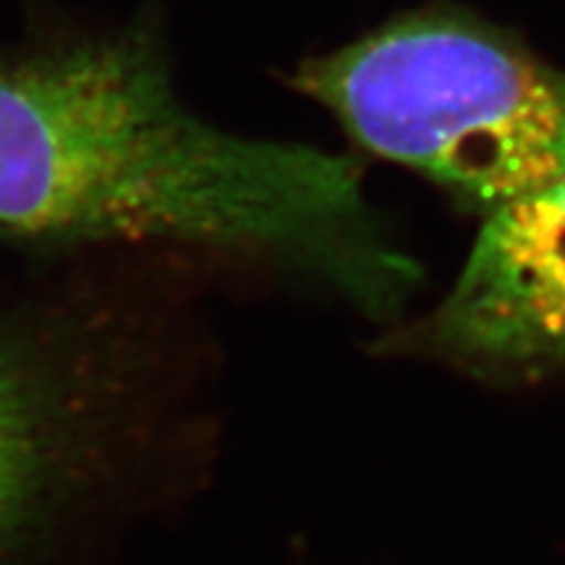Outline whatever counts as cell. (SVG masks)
<instances>
[{
	"label": "cell",
	"instance_id": "cell-1",
	"mask_svg": "<svg viewBox=\"0 0 565 565\" xmlns=\"http://www.w3.org/2000/svg\"><path fill=\"white\" fill-rule=\"evenodd\" d=\"M0 242L263 257L377 312L416 280L351 158L233 134L181 100L150 6L118 24L40 19L0 45Z\"/></svg>",
	"mask_w": 565,
	"mask_h": 565
},
{
	"label": "cell",
	"instance_id": "cell-2",
	"mask_svg": "<svg viewBox=\"0 0 565 565\" xmlns=\"http://www.w3.org/2000/svg\"><path fill=\"white\" fill-rule=\"evenodd\" d=\"M294 84L364 152L482 215L565 179V71L456 6L401 13Z\"/></svg>",
	"mask_w": 565,
	"mask_h": 565
},
{
	"label": "cell",
	"instance_id": "cell-3",
	"mask_svg": "<svg viewBox=\"0 0 565 565\" xmlns=\"http://www.w3.org/2000/svg\"><path fill=\"white\" fill-rule=\"evenodd\" d=\"M445 356L534 374L565 364V179L500 204L429 320Z\"/></svg>",
	"mask_w": 565,
	"mask_h": 565
},
{
	"label": "cell",
	"instance_id": "cell-4",
	"mask_svg": "<svg viewBox=\"0 0 565 565\" xmlns=\"http://www.w3.org/2000/svg\"><path fill=\"white\" fill-rule=\"evenodd\" d=\"M40 335L0 322V561L51 521L100 458V401Z\"/></svg>",
	"mask_w": 565,
	"mask_h": 565
}]
</instances>
